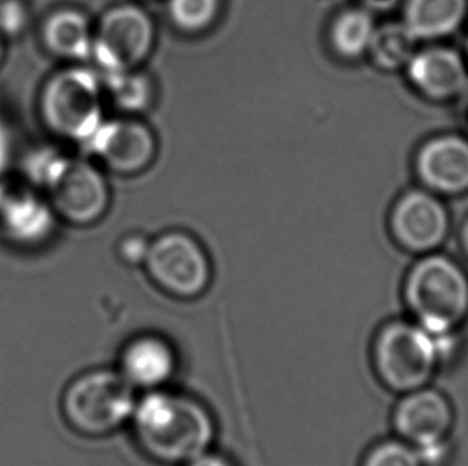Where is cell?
Returning a JSON list of instances; mask_svg holds the SVG:
<instances>
[{
    "label": "cell",
    "mask_w": 468,
    "mask_h": 466,
    "mask_svg": "<svg viewBox=\"0 0 468 466\" xmlns=\"http://www.w3.org/2000/svg\"><path fill=\"white\" fill-rule=\"evenodd\" d=\"M154 27L141 8L122 5L104 15L93 37V55L104 74L132 70L153 45Z\"/></svg>",
    "instance_id": "9c48e42d"
},
{
    "label": "cell",
    "mask_w": 468,
    "mask_h": 466,
    "mask_svg": "<svg viewBox=\"0 0 468 466\" xmlns=\"http://www.w3.org/2000/svg\"><path fill=\"white\" fill-rule=\"evenodd\" d=\"M219 0H170L171 18L187 31L203 29L215 19Z\"/></svg>",
    "instance_id": "7402d4cb"
},
{
    "label": "cell",
    "mask_w": 468,
    "mask_h": 466,
    "mask_svg": "<svg viewBox=\"0 0 468 466\" xmlns=\"http://www.w3.org/2000/svg\"><path fill=\"white\" fill-rule=\"evenodd\" d=\"M457 238H459V246L463 249V256L468 259V215L465 216V219H463L461 228H459Z\"/></svg>",
    "instance_id": "484cf974"
},
{
    "label": "cell",
    "mask_w": 468,
    "mask_h": 466,
    "mask_svg": "<svg viewBox=\"0 0 468 466\" xmlns=\"http://www.w3.org/2000/svg\"><path fill=\"white\" fill-rule=\"evenodd\" d=\"M418 42L405 23H387L376 27L369 51L380 68L397 70L411 61L418 51Z\"/></svg>",
    "instance_id": "ac0fdd59"
},
{
    "label": "cell",
    "mask_w": 468,
    "mask_h": 466,
    "mask_svg": "<svg viewBox=\"0 0 468 466\" xmlns=\"http://www.w3.org/2000/svg\"><path fill=\"white\" fill-rule=\"evenodd\" d=\"M85 144L111 170L119 173L144 168L155 151L153 134L146 126L128 120L102 122Z\"/></svg>",
    "instance_id": "5bb4252c"
},
{
    "label": "cell",
    "mask_w": 468,
    "mask_h": 466,
    "mask_svg": "<svg viewBox=\"0 0 468 466\" xmlns=\"http://www.w3.org/2000/svg\"><path fill=\"white\" fill-rule=\"evenodd\" d=\"M360 466H424L418 450L399 438L374 442L363 454Z\"/></svg>",
    "instance_id": "44dd1931"
},
{
    "label": "cell",
    "mask_w": 468,
    "mask_h": 466,
    "mask_svg": "<svg viewBox=\"0 0 468 466\" xmlns=\"http://www.w3.org/2000/svg\"><path fill=\"white\" fill-rule=\"evenodd\" d=\"M149 243L141 237H130L123 239L121 245V256L128 264H144L146 262L147 252H149Z\"/></svg>",
    "instance_id": "cb8c5ba5"
},
{
    "label": "cell",
    "mask_w": 468,
    "mask_h": 466,
    "mask_svg": "<svg viewBox=\"0 0 468 466\" xmlns=\"http://www.w3.org/2000/svg\"><path fill=\"white\" fill-rule=\"evenodd\" d=\"M26 12L15 0H0V34L21 31L25 26Z\"/></svg>",
    "instance_id": "603a6c76"
},
{
    "label": "cell",
    "mask_w": 468,
    "mask_h": 466,
    "mask_svg": "<svg viewBox=\"0 0 468 466\" xmlns=\"http://www.w3.org/2000/svg\"><path fill=\"white\" fill-rule=\"evenodd\" d=\"M468 0H406L403 23L420 40H443L463 29Z\"/></svg>",
    "instance_id": "9a60e30c"
},
{
    "label": "cell",
    "mask_w": 468,
    "mask_h": 466,
    "mask_svg": "<svg viewBox=\"0 0 468 466\" xmlns=\"http://www.w3.org/2000/svg\"><path fill=\"white\" fill-rule=\"evenodd\" d=\"M40 38L47 50L64 59H83L93 51L89 19L77 10L51 13L45 19Z\"/></svg>",
    "instance_id": "e0dca14e"
},
{
    "label": "cell",
    "mask_w": 468,
    "mask_h": 466,
    "mask_svg": "<svg viewBox=\"0 0 468 466\" xmlns=\"http://www.w3.org/2000/svg\"><path fill=\"white\" fill-rule=\"evenodd\" d=\"M144 265L158 290L177 301H196L211 283L208 256L186 233H166L155 239Z\"/></svg>",
    "instance_id": "8992f818"
},
{
    "label": "cell",
    "mask_w": 468,
    "mask_h": 466,
    "mask_svg": "<svg viewBox=\"0 0 468 466\" xmlns=\"http://www.w3.org/2000/svg\"><path fill=\"white\" fill-rule=\"evenodd\" d=\"M184 466H235V461H230L228 455L221 454L215 449H209L208 452L198 455L197 459Z\"/></svg>",
    "instance_id": "d4e9b609"
},
{
    "label": "cell",
    "mask_w": 468,
    "mask_h": 466,
    "mask_svg": "<svg viewBox=\"0 0 468 466\" xmlns=\"http://www.w3.org/2000/svg\"><path fill=\"white\" fill-rule=\"evenodd\" d=\"M367 5L378 8V10H384V8H390L395 5L399 0H365Z\"/></svg>",
    "instance_id": "4316f807"
},
{
    "label": "cell",
    "mask_w": 468,
    "mask_h": 466,
    "mask_svg": "<svg viewBox=\"0 0 468 466\" xmlns=\"http://www.w3.org/2000/svg\"><path fill=\"white\" fill-rule=\"evenodd\" d=\"M403 301L427 333H459L468 320L467 270L446 254H424L406 275Z\"/></svg>",
    "instance_id": "7a4b0ae2"
},
{
    "label": "cell",
    "mask_w": 468,
    "mask_h": 466,
    "mask_svg": "<svg viewBox=\"0 0 468 466\" xmlns=\"http://www.w3.org/2000/svg\"><path fill=\"white\" fill-rule=\"evenodd\" d=\"M136 390L117 369L96 367L70 380L61 412L70 429L85 438H106L130 425Z\"/></svg>",
    "instance_id": "3957f363"
},
{
    "label": "cell",
    "mask_w": 468,
    "mask_h": 466,
    "mask_svg": "<svg viewBox=\"0 0 468 466\" xmlns=\"http://www.w3.org/2000/svg\"><path fill=\"white\" fill-rule=\"evenodd\" d=\"M40 117L61 138L87 143L102 122L101 83L87 69L59 70L40 91Z\"/></svg>",
    "instance_id": "5b68a950"
},
{
    "label": "cell",
    "mask_w": 468,
    "mask_h": 466,
    "mask_svg": "<svg viewBox=\"0 0 468 466\" xmlns=\"http://www.w3.org/2000/svg\"><path fill=\"white\" fill-rule=\"evenodd\" d=\"M465 112H467V119H468V90L465 91Z\"/></svg>",
    "instance_id": "f546056e"
},
{
    "label": "cell",
    "mask_w": 468,
    "mask_h": 466,
    "mask_svg": "<svg viewBox=\"0 0 468 466\" xmlns=\"http://www.w3.org/2000/svg\"><path fill=\"white\" fill-rule=\"evenodd\" d=\"M390 228L395 241L406 251L431 254L450 237V209L443 198L431 190H408L393 207Z\"/></svg>",
    "instance_id": "ba28073f"
},
{
    "label": "cell",
    "mask_w": 468,
    "mask_h": 466,
    "mask_svg": "<svg viewBox=\"0 0 468 466\" xmlns=\"http://www.w3.org/2000/svg\"><path fill=\"white\" fill-rule=\"evenodd\" d=\"M130 425L141 452L165 466H184L208 452L218 435L207 404L168 387L143 391Z\"/></svg>",
    "instance_id": "6da1fadb"
},
{
    "label": "cell",
    "mask_w": 468,
    "mask_h": 466,
    "mask_svg": "<svg viewBox=\"0 0 468 466\" xmlns=\"http://www.w3.org/2000/svg\"><path fill=\"white\" fill-rule=\"evenodd\" d=\"M371 365L380 384L397 395L427 387L441 369L437 337L412 320L386 322L371 342Z\"/></svg>",
    "instance_id": "277c9868"
},
{
    "label": "cell",
    "mask_w": 468,
    "mask_h": 466,
    "mask_svg": "<svg viewBox=\"0 0 468 466\" xmlns=\"http://www.w3.org/2000/svg\"><path fill=\"white\" fill-rule=\"evenodd\" d=\"M463 55H465V59H467L468 63V36L467 38H465V50H463Z\"/></svg>",
    "instance_id": "f1b7e54d"
},
{
    "label": "cell",
    "mask_w": 468,
    "mask_h": 466,
    "mask_svg": "<svg viewBox=\"0 0 468 466\" xmlns=\"http://www.w3.org/2000/svg\"><path fill=\"white\" fill-rule=\"evenodd\" d=\"M456 412L443 391L422 387L399 395L392 412L395 436L414 449H424L450 441Z\"/></svg>",
    "instance_id": "30bf717a"
},
{
    "label": "cell",
    "mask_w": 468,
    "mask_h": 466,
    "mask_svg": "<svg viewBox=\"0 0 468 466\" xmlns=\"http://www.w3.org/2000/svg\"><path fill=\"white\" fill-rule=\"evenodd\" d=\"M117 371L136 391L166 388L179 371V355L168 337L141 333L122 347Z\"/></svg>",
    "instance_id": "4fadbf2b"
},
{
    "label": "cell",
    "mask_w": 468,
    "mask_h": 466,
    "mask_svg": "<svg viewBox=\"0 0 468 466\" xmlns=\"http://www.w3.org/2000/svg\"><path fill=\"white\" fill-rule=\"evenodd\" d=\"M106 76V87L114 98L115 104L127 111H140L146 108L151 100V85L146 77L125 72H109Z\"/></svg>",
    "instance_id": "ffe728a7"
},
{
    "label": "cell",
    "mask_w": 468,
    "mask_h": 466,
    "mask_svg": "<svg viewBox=\"0 0 468 466\" xmlns=\"http://www.w3.org/2000/svg\"><path fill=\"white\" fill-rule=\"evenodd\" d=\"M414 170L422 187L441 198L467 196V136L441 132L427 139L416 154Z\"/></svg>",
    "instance_id": "8fae6325"
},
{
    "label": "cell",
    "mask_w": 468,
    "mask_h": 466,
    "mask_svg": "<svg viewBox=\"0 0 468 466\" xmlns=\"http://www.w3.org/2000/svg\"><path fill=\"white\" fill-rule=\"evenodd\" d=\"M51 208L66 221L85 226L108 208V184L93 164L74 158L48 160L42 173Z\"/></svg>",
    "instance_id": "52a82bcc"
},
{
    "label": "cell",
    "mask_w": 468,
    "mask_h": 466,
    "mask_svg": "<svg viewBox=\"0 0 468 466\" xmlns=\"http://www.w3.org/2000/svg\"><path fill=\"white\" fill-rule=\"evenodd\" d=\"M405 69L412 89L431 102L456 101L468 90L465 55L450 45L418 48Z\"/></svg>",
    "instance_id": "7c38bea8"
},
{
    "label": "cell",
    "mask_w": 468,
    "mask_h": 466,
    "mask_svg": "<svg viewBox=\"0 0 468 466\" xmlns=\"http://www.w3.org/2000/svg\"><path fill=\"white\" fill-rule=\"evenodd\" d=\"M376 25L371 15L363 10H350L341 15L333 27V44L344 57H358L369 50Z\"/></svg>",
    "instance_id": "d6986e66"
},
{
    "label": "cell",
    "mask_w": 468,
    "mask_h": 466,
    "mask_svg": "<svg viewBox=\"0 0 468 466\" xmlns=\"http://www.w3.org/2000/svg\"><path fill=\"white\" fill-rule=\"evenodd\" d=\"M50 208L31 194L0 196V226L21 245H36L51 232Z\"/></svg>",
    "instance_id": "2e32d148"
},
{
    "label": "cell",
    "mask_w": 468,
    "mask_h": 466,
    "mask_svg": "<svg viewBox=\"0 0 468 466\" xmlns=\"http://www.w3.org/2000/svg\"><path fill=\"white\" fill-rule=\"evenodd\" d=\"M2 59H4V37L0 34V63H2Z\"/></svg>",
    "instance_id": "83f0119b"
}]
</instances>
